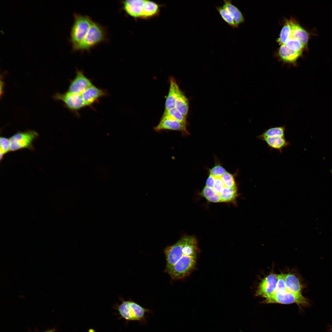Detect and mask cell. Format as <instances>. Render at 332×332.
I'll list each match as a JSON object with an SVG mask.
<instances>
[{
  "label": "cell",
  "instance_id": "cell-32",
  "mask_svg": "<svg viewBox=\"0 0 332 332\" xmlns=\"http://www.w3.org/2000/svg\"><path fill=\"white\" fill-rule=\"evenodd\" d=\"M215 177L210 175L207 180L206 186L212 188L215 183Z\"/></svg>",
  "mask_w": 332,
  "mask_h": 332
},
{
  "label": "cell",
  "instance_id": "cell-27",
  "mask_svg": "<svg viewBox=\"0 0 332 332\" xmlns=\"http://www.w3.org/2000/svg\"><path fill=\"white\" fill-rule=\"evenodd\" d=\"M0 144V161L3 159L4 155L10 152V138L5 136H1Z\"/></svg>",
  "mask_w": 332,
  "mask_h": 332
},
{
  "label": "cell",
  "instance_id": "cell-18",
  "mask_svg": "<svg viewBox=\"0 0 332 332\" xmlns=\"http://www.w3.org/2000/svg\"><path fill=\"white\" fill-rule=\"evenodd\" d=\"M302 52L293 51L287 48L285 45H281L278 52L281 59L284 62L294 64L301 55Z\"/></svg>",
  "mask_w": 332,
  "mask_h": 332
},
{
  "label": "cell",
  "instance_id": "cell-15",
  "mask_svg": "<svg viewBox=\"0 0 332 332\" xmlns=\"http://www.w3.org/2000/svg\"><path fill=\"white\" fill-rule=\"evenodd\" d=\"M160 5L151 1L145 0L140 19L147 20L157 16L160 13Z\"/></svg>",
  "mask_w": 332,
  "mask_h": 332
},
{
  "label": "cell",
  "instance_id": "cell-33",
  "mask_svg": "<svg viewBox=\"0 0 332 332\" xmlns=\"http://www.w3.org/2000/svg\"><path fill=\"white\" fill-rule=\"evenodd\" d=\"M207 200L209 202H222L219 195L216 193L209 198Z\"/></svg>",
  "mask_w": 332,
  "mask_h": 332
},
{
  "label": "cell",
  "instance_id": "cell-16",
  "mask_svg": "<svg viewBox=\"0 0 332 332\" xmlns=\"http://www.w3.org/2000/svg\"><path fill=\"white\" fill-rule=\"evenodd\" d=\"M259 139L265 142L268 147L282 152L283 149L290 144L285 136H275L261 138Z\"/></svg>",
  "mask_w": 332,
  "mask_h": 332
},
{
  "label": "cell",
  "instance_id": "cell-13",
  "mask_svg": "<svg viewBox=\"0 0 332 332\" xmlns=\"http://www.w3.org/2000/svg\"><path fill=\"white\" fill-rule=\"evenodd\" d=\"M284 280L287 290L298 294H302L303 285L300 279L293 274H284Z\"/></svg>",
  "mask_w": 332,
  "mask_h": 332
},
{
  "label": "cell",
  "instance_id": "cell-30",
  "mask_svg": "<svg viewBox=\"0 0 332 332\" xmlns=\"http://www.w3.org/2000/svg\"><path fill=\"white\" fill-rule=\"evenodd\" d=\"M224 187V185L221 177H215V183L212 188L215 192L219 195Z\"/></svg>",
  "mask_w": 332,
  "mask_h": 332
},
{
  "label": "cell",
  "instance_id": "cell-4",
  "mask_svg": "<svg viewBox=\"0 0 332 332\" xmlns=\"http://www.w3.org/2000/svg\"><path fill=\"white\" fill-rule=\"evenodd\" d=\"M105 28L98 22H93L83 40L75 51H89L92 49L108 40Z\"/></svg>",
  "mask_w": 332,
  "mask_h": 332
},
{
  "label": "cell",
  "instance_id": "cell-5",
  "mask_svg": "<svg viewBox=\"0 0 332 332\" xmlns=\"http://www.w3.org/2000/svg\"><path fill=\"white\" fill-rule=\"evenodd\" d=\"M263 303H279L289 304L295 303L300 308L307 307L310 305L309 299L302 294L294 293L287 290L283 292L275 293L265 299Z\"/></svg>",
  "mask_w": 332,
  "mask_h": 332
},
{
  "label": "cell",
  "instance_id": "cell-28",
  "mask_svg": "<svg viewBox=\"0 0 332 332\" xmlns=\"http://www.w3.org/2000/svg\"><path fill=\"white\" fill-rule=\"evenodd\" d=\"M225 186L229 188L237 187L233 176L226 172L221 177Z\"/></svg>",
  "mask_w": 332,
  "mask_h": 332
},
{
  "label": "cell",
  "instance_id": "cell-21",
  "mask_svg": "<svg viewBox=\"0 0 332 332\" xmlns=\"http://www.w3.org/2000/svg\"><path fill=\"white\" fill-rule=\"evenodd\" d=\"M237 195V187L229 188L225 186L219 194L222 202H233Z\"/></svg>",
  "mask_w": 332,
  "mask_h": 332
},
{
  "label": "cell",
  "instance_id": "cell-6",
  "mask_svg": "<svg viewBox=\"0 0 332 332\" xmlns=\"http://www.w3.org/2000/svg\"><path fill=\"white\" fill-rule=\"evenodd\" d=\"M38 137V133L34 130H29L15 133L10 138V152L25 148L34 150L33 143Z\"/></svg>",
  "mask_w": 332,
  "mask_h": 332
},
{
  "label": "cell",
  "instance_id": "cell-22",
  "mask_svg": "<svg viewBox=\"0 0 332 332\" xmlns=\"http://www.w3.org/2000/svg\"><path fill=\"white\" fill-rule=\"evenodd\" d=\"M286 128L284 126H279L269 128L265 130L263 133L258 136V139L260 138L275 136H285Z\"/></svg>",
  "mask_w": 332,
  "mask_h": 332
},
{
  "label": "cell",
  "instance_id": "cell-20",
  "mask_svg": "<svg viewBox=\"0 0 332 332\" xmlns=\"http://www.w3.org/2000/svg\"><path fill=\"white\" fill-rule=\"evenodd\" d=\"M188 100L180 89L176 98L175 107L184 116L187 117L189 110Z\"/></svg>",
  "mask_w": 332,
  "mask_h": 332
},
{
  "label": "cell",
  "instance_id": "cell-29",
  "mask_svg": "<svg viewBox=\"0 0 332 332\" xmlns=\"http://www.w3.org/2000/svg\"><path fill=\"white\" fill-rule=\"evenodd\" d=\"M226 172L225 169L219 164L215 165L209 170L210 175L215 177H221Z\"/></svg>",
  "mask_w": 332,
  "mask_h": 332
},
{
  "label": "cell",
  "instance_id": "cell-8",
  "mask_svg": "<svg viewBox=\"0 0 332 332\" xmlns=\"http://www.w3.org/2000/svg\"><path fill=\"white\" fill-rule=\"evenodd\" d=\"M278 280V275L271 273L262 280L257 290L256 295L265 299L271 296L274 293Z\"/></svg>",
  "mask_w": 332,
  "mask_h": 332
},
{
  "label": "cell",
  "instance_id": "cell-14",
  "mask_svg": "<svg viewBox=\"0 0 332 332\" xmlns=\"http://www.w3.org/2000/svg\"><path fill=\"white\" fill-rule=\"evenodd\" d=\"M290 21L291 28L290 37L299 40L305 46L308 41V33L297 22L293 20Z\"/></svg>",
  "mask_w": 332,
  "mask_h": 332
},
{
  "label": "cell",
  "instance_id": "cell-7",
  "mask_svg": "<svg viewBox=\"0 0 332 332\" xmlns=\"http://www.w3.org/2000/svg\"><path fill=\"white\" fill-rule=\"evenodd\" d=\"M54 98L62 101L69 110L78 114V112L86 106L81 94L67 91L64 93H57Z\"/></svg>",
  "mask_w": 332,
  "mask_h": 332
},
{
  "label": "cell",
  "instance_id": "cell-31",
  "mask_svg": "<svg viewBox=\"0 0 332 332\" xmlns=\"http://www.w3.org/2000/svg\"><path fill=\"white\" fill-rule=\"evenodd\" d=\"M216 193L212 188L206 186L202 191V194L207 200L214 195Z\"/></svg>",
  "mask_w": 332,
  "mask_h": 332
},
{
  "label": "cell",
  "instance_id": "cell-24",
  "mask_svg": "<svg viewBox=\"0 0 332 332\" xmlns=\"http://www.w3.org/2000/svg\"><path fill=\"white\" fill-rule=\"evenodd\" d=\"M162 116L170 117L182 123L187 124V117L182 114L175 107L165 110Z\"/></svg>",
  "mask_w": 332,
  "mask_h": 332
},
{
  "label": "cell",
  "instance_id": "cell-25",
  "mask_svg": "<svg viewBox=\"0 0 332 332\" xmlns=\"http://www.w3.org/2000/svg\"><path fill=\"white\" fill-rule=\"evenodd\" d=\"M215 8L222 19L233 28L238 27L235 23L233 19L228 11L224 7L216 6Z\"/></svg>",
  "mask_w": 332,
  "mask_h": 332
},
{
  "label": "cell",
  "instance_id": "cell-17",
  "mask_svg": "<svg viewBox=\"0 0 332 332\" xmlns=\"http://www.w3.org/2000/svg\"><path fill=\"white\" fill-rule=\"evenodd\" d=\"M169 91L165 104V110L175 107V101L180 89L175 78L170 77Z\"/></svg>",
  "mask_w": 332,
  "mask_h": 332
},
{
  "label": "cell",
  "instance_id": "cell-10",
  "mask_svg": "<svg viewBox=\"0 0 332 332\" xmlns=\"http://www.w3.org/2000/svg\"><path fill=\"white\" fill-rule=\"evenodd\" d=\"M92 85L91 80L85 76L83 71L77 69L75 77L71 81L68 91L73 93L81 94Z\"/></svg>",
  "mask_w": 332,
  "mask_h": 332
},
{
  "label": "cell",
  "instance_id": "cell-34",
  "mask_svg": "<svg viewBox=\"0 0 332 332\" xmlns=\"http://www.w3.org/2000/svg\"><path fill=\"white\" fill-rule=\"evenodd\" d=\"M330 331L332 332V326H331V327H330Z\"/></svg>",
  "mask_w": 332,
  "mask_h": 332
},
{
  "label": "cell",
  "instance_id": "cell-9",
  "mask_svg": "<svg viewBox=\"0 0 332 332\" xmlns=\"http://www.w3.org/2000/svg\"><path fill=\"white\" fill-rule=\"evenodd\" d=\"M153 129L157 132L164 130L177 131L184 135H189L187 129V124L168 116H162L160 122Z\"/></svg>",
  "mask_w": 332,
  "mask_h": 332
},
{
  "label": "cell",
  "instance_id": "cell-2",
  "mask_svg": "<svg viewBox=\"0 0 332 332\" xmlns=\"http://www.w3.org/2000/svg\"><path fill=\"white\" fill-rule=\"evenodd\" d=\"M119 298L121 302L116 304L114 308L118 311L121 318L127 321H137L145 323L146 314L151 313V310L143 307L131 299L125 300L121 297Z\"/></svg>",
  "mask_w": 332,
  "mask_h": 332
},
{
  "label": "cell",
  "instance_id": "cell-19",
  "mask_svg": "<svg viewBox=\"0 0 332 332\" xmlns=\"http://www.w3.org/2000/svg\"><path fill=\"white\" fill-rule=\"evenodd\" d=\"M223 5L228 11L232 18L235 25L238 27L239 25L244 21L243 16L239 8L233 5L231 0H224Z\"/></svg>",
  "mask_w": 332,
  "mask_h": 332
},
{
  "label": "cell",
  "instance_id": "cell-12",
  "mask_svg": "<svg viewBox=\"0 0 332 332\" xmlns=\"http://www.w3.org/2000/svg\"><path fill=\"white\" fill-rule=\"evenodd\" d=\"M145 0H126L121 3L122 9L128 15L136 19L140 18Z\"/></svg>",
  "mask_w": 332,
  "mask_h": 332
},
{
  "label": "cell",
  "instance_id": "cell-23",
  "mask_svg": "<svg viewBox=\"0 0 332 332\" xmlns=\"http://www.w3.org/2000/svg\"><path fill=\"white\" fill-rule=\"evenodd\" d=\"M291 28L290 20L286 21L282 28L277 42L281 45H284L287 40L291 37Z\"/></svg>",
  "mask_w": 332,
  "mask_h": 332
},
{
  "label": "cell",
  "instance_id": "cell-1",
  "mask_svg": "<svg viewBox=\"0 0 332 332\" xmlns=\"http://www.w3.org/2000/svg\"><path fill=\"white\" fill-rule=\"evenodd\" d=\"M199 248L196 239L193 236H184L164 250L165 271L173 280L183 279L195 268Z\"/></svg>",
  "mask_w": 332,
  "mask_h": 332
},
{
  "label": "cell",
  "instance_id": "cell-11",
  "mask_svg": "<svg viewBox=\"0 0 332 332\" xmlns=\"http://www.w3.org/2000/svg\"><path fill=\"white\" fill-rule=\"evenodd\" d=\"M108 94L105 90L92 85L86 89L81 95L86 106H91L98 102L100 98L106 96Z\"/></svg>",
  "mask_w": 332,
  "mask_h": 332
},
{
  "label": "cell",
  "instance_id": "cell-3",
  "mask_svg": "<svg viewBox=\"0 0 332 332\" xmlns=\"http://www.w3.org/2000/svg\"><path fill=\"white\" fill-rule=\"evenodd\" d=\"M74 22L71 28L69 41L75 51L85 37L93 21L89 16L74 13Z\"/></svg>",
  "mask_w": 332,
  "mask_h": 332
},
{
  "label": "cell",
  "instance_id": "cell-26",
  "mask_svg": "<svg viewBox=\"0 0 332 332\" xmlns=\"http://www.w3.org/2000/svg\"><path fill=\"white\" fill-rule=\"evenodd\" d=\"M284 45L288 49L297 52H302L305 47L299 40L291 37L287 40Z\"/></svg>",
  "mask_w": 332,
  "mask_h": 332
}]
</instances>
